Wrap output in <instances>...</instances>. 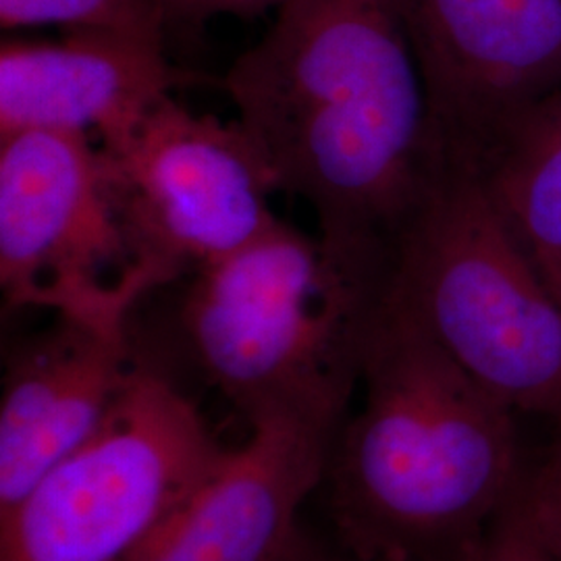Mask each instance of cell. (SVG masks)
I'll use <instances>...</instances> for the list:
<instances>
[{
    "instance_id": "cell-1",
    "label": "cell",
    "mask_w": 561,
    "mask_h": 561,
    "mask_svg": "<svg viewBox=\"0 0 561 561\" xmlns=\"http://www.w3.org/2000/svg\"><path fill=\"white\" fill-rule=\"evenodd\" d=\"M222 88L277 194L322 240L393 254L443 171L426 90L396 0H289Z\"/></svg>"
},
{
    "instance_id": "cell-2",
    "label": "cell",
    "mask_w": 561,
    "mask_h": 561,
    "mask_svg": "<svg viewBox=\"0 0 561 561\" xmlns=\"http://www.w3.org/2000/svg\"><path fill=\"white\" fill-rule=\"evenodd\" d=\"M358 391L322 481L345 556L482 561L524 479L516 412L472 381L389 287Z\"/></svg>"
},
{
    "instance_id": "cell-3",
    "label": "cell",
    "mask_w": 561,
    "mask_h": 561,
    "mask_svg": "<svg viewBox=\"0 0 561 561\" xmlns=\"http://www.w3.org/2000/svg\"><path fill=\"white\" fill-rule=\"evenodd\" d=\"M393 256L352 252L277 221L192 271L181 327L194 360L248 422L291 416L337 431Z\"/></svg>"
},
{
    "instance_id": "cell-4",
    "label": "cell",
    "mask_w": 561,
    "mask_h": 561,
    "mask_svg": "<svg viewBox=\"0 0 561 561\" xmlns=\"http://www.w3.org/2000/svg\"><path fill=\"white\" fill-rule=\"evenodd\" d=\"M389 296L510 410L561 422V298L477 173L445 167L431 185Z\"/></svg>"
},
{
    "instance_id": "cell-5",
    "label": "cell",
    "mask_w": 561,
    "mask_h": 561,
    "mask_svg": "<svg viewBox=\"0 0 561 561\" xmlns=\"http://www.w3.org/2000/svg\"><path fill=\"white\" fill-rule=\"evenodd\" d=\"M178 275L141 241L113 162L81 134L0 136V287L41 308L127 333L134 306Z\"/></svg>"
},
{
    "instance_id": "cell-6",
    "label": "cell",
    "mask_w": 561,
    "mask_h": 561,
    "mask_svg": "<svg viewBox=\"0 0 561 561\" xmlns=\"http://www.w3.org/2000/svg\"><path fill=\"white\" fill-rule=\"evenodd\" d=\"M225 451L173 382L136 364L94 433L0 514V561H121Z\"/></svg>"
},
{
    "instance_id": "cell-7",
    "label": "cell",
    "mask_w": 561,
    "mask_h": 561,
    "mask_svg": "<svg viewBox=\"0 0 561 561\" xmlns=\"http://www.w3.org/2000/svg\"><path fill=\"white\" fill-rule=\"evenodd\" d=\"M102 150L141 241L178 277L279 221L277 190L238 121L196 115L169 96Z\"/></svg>"
},
{
    "instance_id": "cell-8",
    "label": "cell",
    "mask_w": 561,
    "mask_h": 561,
    "mask_svg": "<svg viewBox=\"0 0 561 561\" xmlns=\"http://www.w3.org/2000/svg\"><path fill=\"white\" fill-rule=\"evenodd\" d=\"M443 169L477 173L503 131L561 90V0H396Z\"/></svg>"
},
{
    "instance_id": "cell-9",
    "label": "cell",
    "mask_w": 561,
    "mask_h": 561,
    "mask_svg": "<svg viewBox=\"0 0 561 561\" xmlns=\"http://www.w3.org/2000/svg\"><path fill=\"white\" fill-rule=\"evenodd\" d=\"M337 431L262 416L161 526L121 561H304L300 510Z\"/></svg>"
},
{
    "instance_id": "cell-10",
    "label": "cell",
    "mask_w": 561,
    "mask_h": 561,
    "mask_svg": "<svg viewBox=\"0 0 561 561\" xmlns=\"http://www.w3.org/2000/svg\"><path fill=\"white\" fill-rule=\"evenodd\" d=\"M164 38L69 32L59 42H2L0 136L81 134L123 138L175 88L194 80L171 65Z\"/></svg>"
},
{
    "instance_id": "cell-11",
    "label": "cell",
    "mask_w": 561,
    "mask_h": 561,
    "mask_svg": "<svg viewBox=\"0 0 561 561\" xmlns=\"http://www.w3.org/2000/svg\"><path fill=\"white\" fill-rule=\"evenodd\" d=\"M127 333L55 317L4 362L0 514L85 442L134 373Z\"/></svg>"
},
{
    "instance_id": "cell-12",
    "label": "cell",
    "mask_w": 561,
    "mask_h": 561,
    "mask_svg": "<svg viewBox=\"0 0 561 561\" xmlns=\"http://www.w3.org/2000/svg\"><path fill=\"white\" fill-rule=\"evenodd\" d=\"M477 175L561 298V90L503 131Z\"/></svg>"
},
{
    "instance_id": "cell-13",
    "label": "cell",
    "mask_w": 561,
    "mask_h": 561,
    "mask_svg": "<svg viewBox=\"0 0 561 561\" xmlns=\"http://www.w3.org/2000/svg\"><path fill=\"white\" fill-rule=\"evenodd\" d=\"M4 30L59 25L69 32H117L164 38L159 0H0Z\"/></svg>"
},
{
    "instance_id": "cell-14",
    "label": "cell",
    "mask_w": 561,
    "mask_h": 561,
    "mask_svg": "<svg viewBox=\"0 0 561 561\" xmlns=\"http://www.w3.org/2000/svg\"><path fill=\"white\" fill-rule=\"evenodd\" d=\"M549 561H561V435L545 460L522 479L507 512Z\"/></svg>"
},
{
    "instance_id": "cell-15",
    "label": "cell",
    "mask_w": 561,
    "mask_h": 561,
    "mask_svg": "<svg viewBox=\"0 0 561 561\" xmlns=\"http://www.w3.org/2000/svg\"><path fill=\"white\" fill-rule=\"evenodd\" d=\"M167 25H201L221 15L250 18L268 9H277L289 0H159Z\"/></svg>"
},
{
    "instance_id": "cell-16",
    "label": "cell",
    "mask_w": 561,
    "mask_h": 561,
    "mask_svg": "<svg viewBox=\"0 0 561 561\" xmlns=\"http://www.w3.org/2000/svg\"><path fill=\"white\" fill-rule=\"evenodd\" d=\"M484 561H549L537 542L533 541L526 530L510 514L503 516L495 528Z\"/></svg>"
},
{
    "instance_id": "cell-17",
    "label": "cell",
    "mask_w": 561,
    "mask_h": 561,
    "mask_svg": "<svg viewBox=\"0 0 561 561\" xmlns=\"http://www.w3.org/2000/svg\"><path fill=\"white\" fill-rule=\"evenodd\" d=\"M304 561H358V560H352V558H347V556H345V558H343V560H317V558H312V556H308V558H306V560ZM482 561H484V558H482Z\"/></svg>"
}]
</instances>
